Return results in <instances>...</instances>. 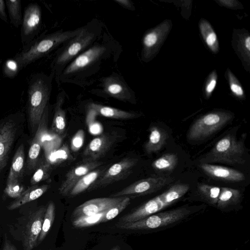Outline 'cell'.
I'll return each mask as SVG.
<instances>
[{
  "label": "cell",
  "mask_w": 250,
  "mask_h": 250,
  "mask_svg": "<svg viewBox=\"0 0 250 250\" xmlns=\"http://www.w3.org/2000/svg\"><path fill=\"white\" fill-rule=\"evenodd\" d=\"M100 26L92 23L81 27L80 32L64 43L54 59L51 67L57 81L63 69L78 55L90 47L100 35Z\"/></svg>",
  "instance_id": "obj_1"
},
{
  "label": "cell",
  "mask_w": 250,
  "mask_h": 250,
  "mask_svg": "<svg viewBox=\"0 0 250 250\" xmlns=\"http://www.w3.org/2000/svg\"><path fill=\"white\" fill-rule=\"evenodd\" d=\"M81 27L71 31H56L35 40L26 49L17 53L13 58L20 70L35 61L46 56L62 44L77 35Z\"/></svg>",
  "instance_id": "obj_2"
},
{
  "label": "cell",
  "mask_w": 250,
  "mask_h": 250,
  "mask_svg": "<svg viewBox=\"0 0 250 250\" xmlns=\"http://www.w3.org/2000/svg\"><path fill=\"white\" fill-rule=\"evenodd\" d=\"M43 73H36L30 79L27 89V112L32 127L39 125L48 106L52 90L53 77Z\"/></svg>",
  "instance_id": "obj_3"
},
{
  "label": "cell",
  "mask_w": 250,
  "mask_h": 250,
  "mask_svg": "<svg viewBox=\"0 0 250 250\" xmlns=\"http://www.w3.org/2000/svg\"><path fill=\"white\" fill-rule=\"evenodd\" d=\"M189 188V185L186 184H174L162 194L121 217L118 223L136 221L161 211L181 198Z\"/></svg>",
  "instance_id": "obj_4"
},
{
  "label": "cell",
  "mask_w": 250,
  "mask_h": 250,
  "mask_svg": "<svg viewBox=\"0 0 250 250\" xmlns=\"http://www.w3.org/2000/svg\"><path fill=\"white\" fill-rule=\"evenodd\" d=\"M110 47L107 43H95L74 59L63 69L58 82L78 79L80 74L96 66L109 55Z\"/></svg>",
  "instance_id": "obj_5"
},
{
  "label": "cell",
  "mask_w": 250,
  "mask_h": 250,
  "mask_svg": "<svg viewBox=\"0 0 250 250\" xmlns=\"http://www.w3.org/2000/svg\"><path fill=\"white\" fill-rule=\"evenodd\" d=\"M187 207L160 211L142 219L127 223H118L117 228L128 230H155L170 227L183 220L191 214Z\"/></svg>",
  "instance_id": "obj_6"
},
{
  "label": "cell",
  "mask_w": 250,
  "mask_h": 250,
  "mask_svg": "<svg viewBox=\"0 0 250 250\" xmlns=\"http://www.w3.org/2000/svg\"><path fill=\"white\" fill-rule=\"evenodd\" d=\"M244 146L242 141L228 134L215 145L210 151L202 159L203 163H223L229 164H244Z\"/></svg>",
  "instance_id": "obj_7"
},
{
  "label": "cell",
  "mask_w": 250,
  "mask_h": 250,
  "mask_svg": "<svg viewBox=\"0 0 250 250\" xmlns=\"http://www.w3.org/2000/svg\"><path fill=\"white\" fill-rule=\"evenodd\" d=\"M233 114L226 111L208 113L196 120L187 134L189 140L197 141L209 137L230 121Z\"/></svg>",
  "instance_id": "obj_8"
},
{
  "label": "cell",
  "mask_w": 250,
  "mask_h": 250,
  "mask_svg": "<svg viewBox=\"0 0 250 250\" xmlns=\"http://www.w3.org/2000/svg\"><path fill=\"white\" fill-rule=\"evenodd\" d=\"M172 26L171 20H166L144 34L141 52L142 61L147 62L156 56L171 29Z\"/></svg>",
  "instance_id": "obj_9"
},
{
  "label": "cell",
  "mask_w": 250,
  "mask_h": 250,
  "mask_svg": "<svg viewBox=\"0 0 250 250\" xmlns=\"http://www.w3.org/2000/svg\"><path fill=\"white\" fill-rule=\"evenodd\" d=\"M138 162V159L126 158L115 163L104 171L87 191L103 188L127 178L132 173L133 168Z\"/></svg>",
  "instance_id": "obj_10"
},
{
  "label": "cell",
  "mask_w": 250,
  "mask_h": 250,
  "mask_svg": "<svg viewBox=\"0 0 250 250\" xmlns=\"http://www.w3.org/2000/svg\"><path fill=\"white\" fill-rule=\"evenodd\" d=\"M169 176L150 177L137 181L111 195L112 197L140 196L157 191L172 182Z\"/></svg>",
  "instance_id": "obj_11"
},
{
  "label": "cell",
  "mask_w": 250,
  "mask_h": 250,
  "mask_svg": "<svg viewBox=\"0 0 250 250\" xmlns=\"http://www.w3.org/2000/svg\"><path fill=\"white\" fill-rule=\"evenodd\" d=\"M42 23V10L36 3H30L26 7L21 27V40L24 50L35 40Z\"/></svg>",
  "instance_id": "obj_12"
},
{
  "label": "cell",
  "mask_w": 250,
  "mask_h": 250,
  "mask_svg": "<svg viewBox=\"0 0 250 250\" xmlns=\"http://www.w3.org/2000/svg\"><path fill=\"white\" fill-rule=\"evenodd\" d=\"M101 86L104 93L110 97L125 102L136 103L134 92L118 74L113 73L103 78Z\"/></svg>",
  "instance_id": "obj_13"
},
{
  "label": "cell",
  "mask_w": 250,
  "mask_h": 250,
  "mask_svg": "<svg viewBox=\"0 0 250 250\" xmlns=\"http://www.w3.org/2000/svg\"><path fill=\"white\" fill-rule=\"evenodd\" d=\"M103 164L102 162L98 161H83L72 168L66 174L64 180L60 185L58 188L59 193L62 196H67L77 182L86 174L101 167Z\"/></svg>",
  "instance_id": "obj_14"
},
{
  "label": "cell",
  "mask_w": 250,
  "mask_h": 250,
  "mask_svg": "<svg viewBox=\"0 0 250 250\" xmlns=\"http://www.w3.org/2000/svg\"><path fill=\"white\" fill-rule=\"evenodd\" d=\"M124 198L125 197H104L88 200L75 208L72 213V219L107 210L121 202Z\"/></svg>",
  "instance_id": "obj_15"
},
{
  "label": "cell",
  "mask_w": 250,
  "mask_h": 250,
  "mask_svg": "<svg viewBox=\"0 0 250 250\" xmlns=\"http://www.w3.org/2000/svg\"><path fill=\"white\" fill-rule=\"evenodd\" d=\"M115 134L104 133L94 138L83 153V161H95L104 157L117 140Z\"/></svg>",
  "instance_id": "obj_16"
},
{
  "label": "cell",
  "mask_w": 250,
  "mask_h": 250,
  "mask_svg": "<svg viewBox=\"0 0 250 250\" xmlns=\"http://www.w3.org/2000/svg\"><path fill=\"white\" fill-rule=\"evenodd\" d=\"M45 211L46 208L43 207L30 215L23 234L24 250H32L36 246L42 230Z\"/></svg>",
  "instance_id": "obj_17"
},
{
  "label": "cell",
  "mask_w": 250,
  "mask_h": 250,
  "mask_svg": "<svg viewBox=\"0 0 250 250\" xmlns=\"http://www.w3.org/2000/svg\"><path fill=\"white\" fill-rule=\"evenodd\" d=\"M16 132L13 121L8 120L0 124V173L7 165Z\"/></svg>",
  "instance_id": "obj_18"
},
{
  "label": "cell",
  "mask_w": 250,
  "mask_h": 250,
  "mask_svg": "<svg viewBox=\"0 0 250 250\" xmlns=\"http://www.w3.org/2000/svg\"><path fill=\"white\" fill-rule=\"evenodd\" d=\"M48 110L47 106L38 125L36 135L31 142L29 149L27 164L28 168L31 170L37 166L41 147L46 136Z\"/></svg>",
  "instance_id": "obj_19"
},
{
  "label": "cell",
  "mask_w": 250,
  "mask_h": 250,
  "mask_svg": "<svg viewBox=\"0 0 250 250\" xmlns=\"http://www.w3.org/2000/svg\"><path fill=\"white\" fill-rule=\"evenodd\" d=\"M232 45L241 59L245 69L250 70V36L248 31L244 29L234 30Z\"/></svg>",
  "instance_id": "obj_20"
},
{
  "label": "cell",
  "mask_w": 250,
  "mask_h": 250,
  "mask_svg": "<svg viewBox=\"0 0 250 250\" xmlns=\"http://www.w3.org/2000/svg\"><path fill=\"white\" fill-rule=\"evenodd\" d=\"M200 167L208 175L214 178L231 182H240L245 179L242 172L233 168L208 163H202Z\"/></svg>",
  "instance_id": "obj_21"
},
{
  "label": "cell",
  "mask_w": 250,
  "mask_h": 250,
  "mask_svg": "<svg viewBox=\"0 0 250 250\" xmlns=\"http://www.w3.org/2000/svg\"><path fill=\"white\" fill-rule=\"evenodd\" d=\"M88 110L102 116L114 119L128 120L138 118L141 114L121 110L118 108L90 103L87 105Z\"/></svg>",
  "instance_id": "obj_22"
},
{
  "label": "cell",
  "mask_w": 250,
  "mask_h": 250,
  "mask_svg": "<svg viewBox=\"0 0 250 250\" xmlns=\"http://www.w3.org/2000/svg\"><path fill=\"white\" fill-rule=\"evenodd\" d=\"M62 93L58 95L51 126L52 132L60 137L64 136L66 130L65 112L62 108L64 102V94Z\"/></svg>",
  "instance_id": "obj_23"
},
{
  "label": "cell",
  "mask_w": 250,
  "mask_h": 250,
  "mask_svg": "<svg viewBox=\"0 0 250 250\" xmlns=\"http://www.w3.org/2000/svg\"><path fill=\"white\" fill-rule=\"evenodd\" d=\"M167 134L163 128L152 126L149 129L148 141L145 145V149L147 153L150 154L159 151L166 144Z\"/></svg>",
  "instance_id": "obj_24"
},
{
  "label": "cell",
  "mask_w": 250,
  "mask_h": 250,
  "mask_svg": "<svg viewBox=\"0 0 250 250\" xmlns=\"http://www.w3.org/2000/svg\"><path fill=\"white\" fill-rule=\"evenodd\" d=\"M50 188L49 185L41 186L34 185L26 189L23 194L16 199L8 206L9 210H14L21 206L34 201L42 196Z\"/></svg>",
  "instance_id": "obj_25"
},
{
  "label": "cell",
  "mask_w": 250,
  "mask_h": 250,
  "mask_svg": "<svg viewBox=\"0 0 250 250\" xmlns=\"http://www.w3.org/2000/svg\"><path fill=\"white\" fill-rule=\"evenodd\" d=\"M241 198L239 190L228 187L221 188L216 207L221 210H226L228 208L239 203Z\"/></svg>",
  "instance_id": "obj_26"
},
{
  "label": "cell",
  "mask_w": 250,
  "mask_h": 250,
  "mask_svg": "<svg viewBox=\"0 0 250 250\" xmlns=\"http://www.w3.org/2000/svg\"><path fill=\"white\" fill-rule=\"evenodd\" d=\"M105 170V168L99 169L97 168L86 174L73 186L67 196L74 197L86 190L87 191L88 189Z\"/></svg>",
  "instance_id": "obj_27"
},
{
  "label": "cell",
  "mask_w": 250,
  "mask_h": 250,
  "mask_svg": "<svg viewBox=\"0 0 250 250\" xmlns=\"http://www.w3.org/2000/svg\"><path fill=\"white\" fill-rule=\"evenodd\" d=\"M24 163V145L21 144L17 148L11 163L7 177L6 185L19 181L23 172Z\"/></svg>",
  "instance_id": "obj_28"
},
{
  "label": "cell",
  "mask_w": 250,
  "mask_h": 250,
  "mask_svg": "<svg viewBox=\"0 0 250 250\" xmlns=\"http://www.w3.org/2000/svg\"><path fill=\"white\" fill-rule=\"evenodd\" d=\"M199 28L203 39L210 50L214 54L219 51V44L216 34L210 23L205 19H201Z\"/></svg>",
  "instance_id": "obj_29"
},
{
  "label": "cell",
  "mask_w": 250,
  "mask_h": 250,
  "mask_svg": "<svg viewBox=\"0 0 250 250\" xmlns=\"http://www.w3.org/2000/svg\"><path fill=\"white\" fill-rule=\"evenodd\" d=\"M178 163V156L176 154L168 153L165 154L155 160L152 164V167L156 170L160 171H170L173 170Z\"/></svg>",
  "instance_id": "obj_30"
},
{
  "label": "cell",
  "mask_w": 250,
  "mask_h": 250,
  "mask_svg": "<svg viewBox=\"0 0 250 250\" xmlns=\"http://www.w3.org/2000/svg\"><path fill=\"white\" fill-rule=\"evenodd\" d=\"M221 188L207 184H200L198 191L202 198L211 206L216 207Z\"/></svg>",
  "instance_id": "obj_31"
},
{
  "label": "cell",
  "mask_w": 250,
  "mask_h": 250,
  "mask_svg": "<svg viewBox=\"0 0 250 250\" xmlns=\"http://www.w3.org/2000/svg\"><path fill=\"white\" fill-rule=\"evenodd\" d=\"M11 23L16 27L22 23L21 4L20 0H5Z\"/></svg>",
  "instance_id": "obj_32"
},
{
  "label": "cell",
  "mask_w": 250,
  "mask_h": 250,
  "mask_svg": "<svg viewBox=\"0 0 250 250\" xmlns=\"http://www.w3.org/2000/svg\"><path fill=\"white\" fill-rule=\"evenodd\" d=\"M55 216V206L54 203L51 201L49 203L45 212L42 229L39 236L37 243L42 242L50 230L53 223Z\"/></svg>",
  "instance_id": "obj_33"
},
{
  "label": "cell",
  "mask_w": 250,
  "mask_h": 250,
  "mask_svg": "<svg viewBox=\"0 0 250 250\" xmlns=\"http://www.w3.org/2000/svg\"><path fill=\"white\" fill-rule=\"evenodd\" d=\"M107 210L89 215L80 216L72 219V225L76 228L90 227L102 223L103 218Z\"/></svg>",
  "instance_id": "obj_34"
},
{
  "label": "cell",
  "mask_w": 250,
  "mask_h": 250,
  "mask_svg": "<svg viewBox=\"0 0 250 250\" xmlns=\"http://www.w3.org/2000/svg\"><path fill=\"white\" fill-rule=\"evenodd\" d=\"M52 171L51 164L48 161H42L38 166L35 172L32 176L30 183L32 186L49 178Z\"/></svg>",
  "instance_id": "obj_35"
},
{
  "label": "cell",
  "mask_w": 250,
  "mask_h": 250,
  "mask_svg": "<svg viewBox=\"0 0 250 250\" xmlns=\"http://www.w3.org/2000/svg\"><path fill=\"white\" fill-rule=\"evenodd\" d=\"M225 76L230 89L234 96L240 99L245 98V93L242 85L229 68L226 70Z\"/></svg>",
  "instance_id": "obj_36"
},
{
  "label": "cell",
  "mask_w": 250,
  "mask_h": 250,
  "mask_svg": "<svg viewBox=\"0 0 250 250\" xmlns=\"http://www.w3.org/2000/svg\"><path fill=\"white\" fill-rule=\"evenodd\" d=\"M130 202V198L125 197L121 202L106 211L102 223L106 222L115 218L128 206Z\"/></svg>",
  "instance_id": "obj_37"
},
{
  "label": "cell",
  "mask_w": 250,
  "mask_h": 250,
  "mask_svg": "<svg viewBox=\"0 0 250 250\" xmlns=\"http://www.w3.org/2000/svg\"><path fill=\"white\" fill-rule=\"evenodd\" d=\"M20 70L18 62L13 58L7 60L2 66L3 76L10 79L15 78Z\"/></svg>",
  "instance_id": "obj_38"
},
{
  "label": "cell",
  "mask_w": 250,
  "mask_h": 250,
  "mask_svg": "<svg viewBox=\"0 0 250 250\" xmlns=\"http://www.w3.org/2000/svg\"><path fill=\"white\" fill-rule=\"evenodd\" d=\"M24 186L21 185L19 181H15L6 185L4 192L11 198H18L25 191Z\"/></svg>",
  "instance_id": "obj_39"
},
{
  "label": "cell",
  "mask_w": 250,
  "mask_h": 250,
  "mask_svg": "<svg viewBox=\"0 0 250 250\" xmlns=\"http://www.w3.org/2000/svg\"><path fill=\"white\" fill-rule=\"evenodd\" d=\"M217 81V73L216 70L212 71L208 76L204 86V95L206 99H208L215 88Z\"/></svg>",
  "instance_id": "obj_40"
},
{
  "label": "cell",
  "mask_w": 250,
  "mask_h": 250,
  "mask_svg": "<svg viewBox=\"0 0 250 250\" xmlns=\"http://www.w3.org/2000/svg\"><path fill=\"white\" fill-rule=\"evenodd\" d=\"M84 133L82 129L79 130L72 139L71 149L73 151H77L82 147L84 141Z\"/></svg>",
  "instance_id": "obj_41"
},
{
  "label": "cell",
  "mask_w": 250,
  "mask_h": 250,
  "mask_svg": "<svg viewBox=\"0 0 250 250\" xmlns=\"http://www.w3.org/2000/svg\"><path fill=\"white\" fill-rule=\"evenodd\" d=\"M216 2L220 5L233 9H242V4L235 0H218Z\"/></svg>",
  "instance_id": "obj_42"
},
{
  "label": "cell",
  "mask_w": 250,
  "mask_h": 250,
  "mask_svg": "<svg viewBox=\"0 0 250 250\" xmlns=\"http://www.w3.org/2000/svg\"><path fill=\"white\" fill-rule=\"evenodd\" d=\"M114 1L125 8L130 10H135L133 3L129 0H115Z\"/></svg>",
  "instance_id": "obj_43"
},
{
  "label": "cell",
  "mask_w": 250,
  "mask_h": 250,
  "mask_svg": "<svg viewBox=\"0 0 250 250\" xmlns=\"http://www.w3.org/2000/svg\"><path fill=\"white\" fill-rule=\"evenodd\" d=\"M5 2L3 0H0V18L4 21L7 22L8 19L5 11Z\"/></svg>",
  "instance_id": "obj_44"
},
{
  "label": "cell",
  "mask_w": 250,
  "mask_h": 250,
  "mask_svg": "<svg viewBox=\"0 0 250 250\" xmlns=\"http://www.w3.org/2000/svg\"><path fill=\"white\" fill-rule=\"evenodd\" d=\"M2 250H17L16 247L11 242L5 239Z\"/></svg>",
  "instance_id": "obj_45"
},
{
  "label": "cell",
  "mask_w": 250,
  "mask_h": 250,
  "mask_svg": "<svg viewBox=\"0 0 250 250\" xmlns=\"http://www.w3.org/2000/svg\"><path fill=\"white\" fill-rule=\"evenodd\" d=\"M110 250H120V247L119 246H115Z\"/></svg>",
  "instance_id": "obj_46"
}]
</instances>
